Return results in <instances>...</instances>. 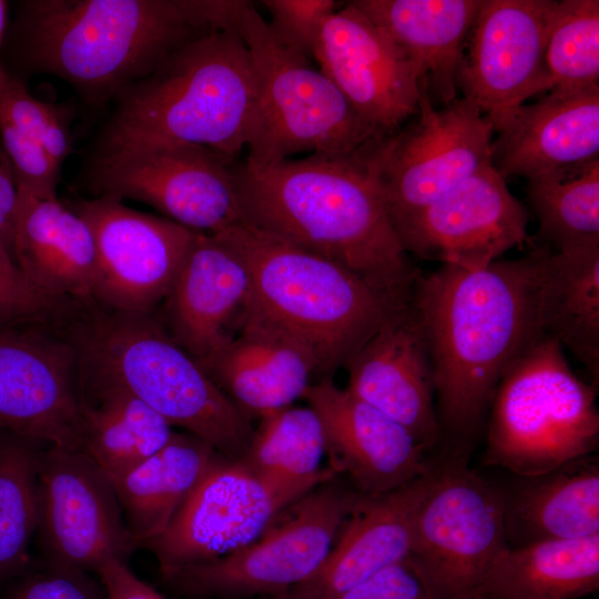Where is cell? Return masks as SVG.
<instances>
[{"instance_id": "6da1fadb", "label": "cell", "mask_w": 599, "mask_h": 599, "mask_svg": "<svg viewBox=\"0 0 599 599\" xmlns=\"http://www.w3.org/2000/svg\"><path fill=\"white\" fill-rule=\"evenodd\" d=\"M540 250L469 270L443 264L416 277L410 302L433 368L440 438L461 456L486 425L499 380L536 338Z\"/></svg>"}, {"instance_id": "7a4b0ae2", "label": "cell", "mask_w": 599, "mask_h": 599, "mask_svg": "<svg viewBox=\"0 0 599 599\" xmlns=\"http://www.w3.org/2000/svg\"><path fill=\"white\" fill-rule=\"evenodd\" d=\"M369 145L268 166L240 161L243 222L344 266L378 291L408 298L419 272L389 217Z\"/></svg>"}, {"instance_id": "3957f363", "label": "cell", "mask_w": 599, "mask_h": 599, "mask_svg": "<svg viewBox=\"0 0 599 599\" xmlns=\"http://www.w3.org/2000/svg\"><path fill=\"white\" fill-rule=\"evenodd\" d=\"M234 9L233 0H29L14 30L28 69L101 103L192 38L227 29Z\"/></svg>"}, {"instance_id": "277c9868", "label": "cell", "mask_w": 599, "mask_h": 599, "mask_svg": "<svg viewBox=\"0 0 599 599\" xmlns=\"http://www.w3.org/2000/svg\"><path fill=\"white\" fill-rule=\"evenodd\" d=\"M55 324L73 345L79 379L119 386L171 426L241 460L254 427L153 313H124L95 302L69 304Z\"/></svg>"}, {"instance_id": "5b68a950", "label": "cell", "mask_w": 599, "mask_h": 599, "mask_svg": "<svg viewBox=\"0 0 599 599\" xmlns=\"http://www.w3.org/2000/svg\"><path fill=\"white\" fill-rule=\"evenodd\" d=\"M253 99L252 61L237 29L200 34L115 95L93 155L190 143L237 158Z\"/></svg>"}, {"instance_id": "8992f818", "label": "cell", "mask_w": 599, "mask_h": 599, "mask_svg": "<svg viewBox=\"0 0 599 599\" xmlns=\"http://www.w3.org/2000/svg\"><path fill=\"white\" fill-rule=\"evenodd\" d=\"M213 235L248 270V307L305 343L321 377L344 367L410 300L378 291L344 266L245 222Z\"/></svg>"}, {"instance_id": "52a82bcc", "label": "cell", "mask_w": 599, "mask_h": 599, "mask_svg": "<svg viewBox=\"0 0 599 599\" xmlns=\"http://www.w3.org/2000/svg\"><path fill=\"white\" fill-rule=\"evenodd\" d=\"M484 463L532 477L593 455L596 386L571 369L554 339L536 337L507 367L486 420Z\"/></svg>"}, {"instance_id": "ba28073f", "label": "cell", "mask_w": 599, "mask_h": 599, "mask_svg": "<svg viewBox=\"0 0 599 599\" xmlns=\"http://www.w3.org/2000/svg\"><path fill=\"white\" fill-rule=\"evenodd\" d=\"M236 29L254 74L247 164L268 166L298 153L353 154L384 138L319 69L276 41L252 1L242 10Z\"/></svg>"}, {"instance_id": "9c48e42d", "label": "cell", "mask_w": 599, "mask_h": 599, "mask_svg": "<svg viewBox=\"0 0 599 599\" xmlns=\"http://www.w3.org/2000/svg\"><path fill=\"white\" fill-rule=\"evenodd\" d=\"M356 494L335 475L282 508L247 546L211 561L161 570V576L172 590L193 599L288 592L322 566Z\"/></svg>"}, {"instance_id": "30bf717a", "label": "cell", "mask_w": 599, "mask_h": 599, "mask_svg": "<svg viewBox=\"0 0 599 599\" xmlns=\"http://www.w3.org/2000/svg\"><path fill=\"white\" fill-rule=\"evenodd\" d=\"M432 468L414 515L407 562L434 599L477 591L495 559L509 547L504 491L457 459Z\"/></svg>"}, {"instance_id": "8fae6325", "label": "cell", "mask_w": 599, "mask_h": 599, "mask_svg": "<svg viewBox=\"0 0 599 599\" xmlns=\"http://www.w3.org/2000/svg\"><path fill=\"white\" fill-rule=\"evenodd\" d=\"M238 163L204 145L154 144L93 155L87 181L95 196L133 199L191 231L214 234L243 222Z\"/></svg>"}, {"instance_id": "7c38bea8", "label": "cell", "mask_w": 599, "mask_h": 599, "mask_svg": "<svg viewBox=\"0 0 599 599\" xmlns=\"http://www.w3.org/2000/svg\"><path fill=\"white\" fill-rule=\"evenodd\" d=\"M416 114L409 126L368 148L394 227L481 167L494 164V126L468 99H455L436 110L426 80Z\"/></svg>"}, {"instance_id": "4fadbf2b", "label": "cell", "mask_w": 599, "mask_h": 599, "mask_svg": "<svg viewBox=\"0 0 599 599\" xmlns=\"http://www.w3.org/2000/svg\"><path fill=\"white\" fill-rule=\"evenodd\" d=\"M0 430L82 450L77 352L52 318L0 323Z\"/></svg>"}, {"instance_id": "5bb4252c", "label": "cell", "mask_w": 599, "mask_h": 599, "mask_svg": "<svg viewBox=\"0 0 599 599\" xmlns=\"http://www.w3.org/2000/svg\"><path fill=\"white\" fill-rule=\"evenodd\" d=\"M38 500L35 535L47 561L95 572L138 549L111 479L82 450L40 449Z\"/></svg>"}, {"instance_id": "9a60e30c", "label": "cell", "mask_w": 599, "mask_h": 599, "mask_svg": "<svg viewBox=\"0 0 599 599\" xmlns=\"http://www.w3.org/2000/svg\"><path fill=\"white\" fill-rule=\"evenodd\" d=\"M67 205L85 221L94 240L93 301L118 312H155L171 288L194 231L132 210L112 196L80 199Z\"/></svg>"}, {"instance_id": "2e32d148", "label": "cell", "mask_w": 599, "mask_h": 599, "mask_svg": "<svg viewBox=\"0 0 599 599\" xmlns=\"http://www.w3.org/2000/svg\"><path fill=\"white\" fill-rule=\"evenodd\" d=\"M557 1L481 0L457 87L496 131L524 102L547 92L546 41Z\"/></svg>"}, {"instance_id": "e0dca14e", "label": "cell", "mask_w": 599, "mask_h": 599, "mask_svg": "<svg viewBox=\"0 0 599 599\" xmlns=\"http://www.w3.org/2000/svg\"><path fill=\"white\" fill-rule=\"evenodd\" d=\"M528 213L506 179L488 164L395 231L406 253L464 268H483L528 241Z\"/></svg>"}, {"instance_id": "ac0fdd59", "label": "cell", "mask_w": 599, "mask_h": 599, "mask_svg": "<svg viewBox=\"0 0 599 599\" xmlns=\"http://www.w3.org/2000/svg\"><path fill=\"white\" fill-rule=\"evenodd\" d=\"M287 505L242 460L217 453L169 527L144 548L160 571L211 561L254 541Z\"/></svg>"}, {"instance_id": "d6986e66", "label": "cell", "mask_w": 599, "mask_h": 599, "mask_svg": "<svg viewBox=\"0 0 599 599\" xmlns=\"http://www.w3.org/2000/svg\"><path fill=\"white\" fill-rule=\"evenodd\" d=\"M314 60L380 135L417 113L427 75L353 1L326 21Z\"/></svg>"}, {"instance_id": "ffe728a7", "label": "cell", "mask_w": 599, "mask_h": 599, "mask_svg": "<svg viewBox=\"0 0 599 599\" xmlns=\"http://www.w3.org/2000/svg\"><path fill=\"white\" fill-rule=\"evenodd\" d=\"M303 398L318 415L328 466L363 496L394 490L426 474V449L394 419L338 387L333 376L312 383Z\"/></svg>"}, {"instance_id": "44dd1931", "label": "cell", "mask_w": 599, "mask_h": 599, "mask_svg": "<svg viewBox=\"0 0 599 599\" xmlns=\"http://www.w3.org/2000/svg\"><path fill=\"white\" fill-rule=\"evenodd\" d=\"M347 389L402 425L426 450L440 439L426 337L410 300L344 366Z\"/></svg>"}, {"instance_id": "7402d4cb", "label": "cell", "mask_w": 599, "mask_h": 599, "mask_svg": "<svg viewBox=\"0 0 599 599\" xmlns=\"http://www.w3.org/2000/svg\"><path fill=\"white\" fill-rule=\"evenodd\" d=\"M250 298L251 278L242 258L215 235L194 232L159 318L200 362L234 336Z\"/></svg>"}, {"instance_id": "603a6c76", "label": "cell", "mask_w": 599, "mask_h": 599, "mask_svg": "<svg viewBox=\"0 0 599 599\" xmlns=\"http://www.w3.org/2000/svg\"><path fill=\"white\" fill-rule=\"evenodd\" d=\"M493 163L506 179L564 176L599 159V87L549 91L496 130Z\"/></svg>"}, {"instance_id": "cb8c5ba5", "label": "cell", "mask_w": 599, "mask_h": 599, "mask_svg": "<svg viewBox=\"0 0 599 599\" xmlns=\"http://www.w3.org/2000/svg\"><path fill=\"white\" fill-rule=\"evenodd\" d=\"M199 364L251 419L303 398L319 375L305 343L250 307L234 336Z\"/></svg>"}, {"instance_id": "d4e9b609", "label": "cell", "mask_w": 599, "mask_h": 599, "mask_svg": "<svg viewBox=\"0 0 599 599\" xmlns=\"http://www.w3.org/2000/svg\"><path fill=\"white\" fill-rule=\"evenodd\" d=\"M430 469L394 490L356 494L336 540L322 566L291 589L292 599H333L409 556L415 511Z\"/></svg>"}, {"instance_id": "484cf974", "label": "cell", "mask_w": 599, "mask_h": 599, "mask_svg": "<svg viewBox=\"0 0 599 599\" xmlns=\"http://www.w3.org/2000/svg\"><path fill=\"white\" fill-rule=\"evenodd\" d=\"M14 264L45 298L62 304L93 301L95 245L89 225L58 199L18 189Z\"/></svg>"}, {"instance_id": "4316f807", "label": "cell", "mask_w": 599, "mask_h": 599, "mask_svg": "<svg viewBox=\"0 0 599 599\" xmlns=\"http://www.w3.org/2000/svg\"><path fill=\"white\" fill-rule=\"evenodd\" d=\"M536 337L557 342L599 380V243L565 250L539 245Z\"/></svg>"}, {"instance_id": "83f0119b", "label": "cell", "mask_w": 599, "mask_h": 599, "mask_svg": "<svg viewBox=\"0 0 599 599\" xmlns=\"http://www.w3.org/2000/svg\"><path fill=\"white\" fill-rule=\"evenodd\" d=\"M414 62L448 104L481 0H354Z\"/></svg>"}, {"instance_id": "f1b7e54d", "label": "cell", "mask_w": 599, "mask_h": 599, "mask_svg": "<svg viewBox=\"0 0 599 599\" xmlns=\"http://www.w3.org/2000/svg\"><path fill=\"white\" fill-rule=\"evenodd\" d=\"M520 478L516 489L504 493L509 547L599 534V465L593 455Z\"/></svg>"}, {"instance_id": "f546056e", "label": "cell", "mask_w": 599, "mask_h": 599, "mask_svg": "<svg viewBox=\"0 0 599 599\" xmlns=\"http://www.w3.org/2000/svg\"><path fill=\"white\" fill-rule=\"evenodd\" d=\"M216 454L192 434L173 433L155 454L109 477L138 548L164 532Z\"/></svg>"}, {"instance_id": "4dcf8cb0", "label": "cell", "mask_w": 599, "mask_h": 599, "mask_svg": "<svg viewBox=\"0 0 599 599\" xmlns=\"http://www.w3.org/2000/svg\"><path fill=\"white\" fill-rule=\"evenodd\" d=\"M599 588V534L507 547L485 573V599H577Z\"/></svg>"}, {"instance_id": "1f68e13d", "label": "cell", "mask_w": 599, "mask_h": 599, "mask_svg": "<svg viewBox=\"0 0 599 599\" xmlns=\"http://www.w3.org/2000/svg\"><path fill=\"white\" fill-rule=\"evenodd\" d=\"M82 451L109 477L160 450L173 435L160 414L128 390L79 379Z\"/></svg>"}, {"instance_id": "d6a6232c", "label": "cell", "mask_w": 599, "mask_h": 599, "mask_svg": "<svg viewBox=\"0 0 599 599\" xmlns=\"http://www.w3.org/2000/svg\"><path fill=\"white\" fill-rule=\"evenodd\" d=\"M326 439L318 415L309 406H288L265 415L243 459L248 469L286 504L337 475L322 467Z\"/></svg>"}, {"instance_id": "836d02e7", "label": "cell", "mask_w": 599, "mask_h": 599, "mask_svg": "<svg viewBox=\"0 0 599 599\" xmlns=\"http://www.w3.org/2000/svg\"><path fill=\"white\" fill-rule=\"evenodd\" d=\"M43 445L0 436V582L21 575L39 520L38 456Z\"/></svg>"}, {"instance_id": "e575fe53", "label": "cell", "mask_w": 599, "mask_h": 599, "mask_svg": "<svg viewBox=\"0 0 599 599\" xmlns=\"http://www.w3.org/2000/svg\"><path fill=\"white\" fill-rule=\"evenodd\" d=\"M538 237L552 250L599 243V159L564 176L528 181Z\"/></svg>"}, {"instance_id": "d590c367", "label": "cell", "mask_w": 599, "mask_h": 599, "mask_svg": "<svg viewBox=\"0 0 599 599\" xmlns=\"http://www.w3.org/2000/svg\"><path fill=\"white\" fill-rule=\"evenodd\" d=\"M544 73L549 91L599 87V1L562 0L550 23Z\"/></svg>"}, {"instance_id": "8d00e7d4", "label": "cell", "mask_w": 599, "mask_h": 599, "mask_svg": "<svg viewBox=\"0 0 599 599\" xmlns=\"http://www.w3.org/2000/svg\"><path fill=\"white\" fill-rule=\"evenodd\" d=\"M0 114L34 139L61 170L72 144L69 129L53 105L33 98L22 82L9 74L0 94Z\"/></svg>"}, {"instance_id": "74e56055", "label": "cell", "mask_w": 599, "mask_h": 599, "mask_svg": "<svg viewBox=\"0 0 599 599\" xmlns=\"http://www.w3.org/2000/svg\"><path fill=\"white\" fill-rule=\"evenodd\" d=\"M271 21L266 22L276 41L288 51L314 60L322 30L338 9L334 0H264Z\"/></svg>"}, {"instance_id": "f35d334b", "label": "cell", "mask_w": 599, "mask_h": 599, "mask_svg": "<svg viewBox=\"0 0 599 599\" xmlns=\"http://www.w3.org/2000/svg\"><path fill=\"white\" fill-rule=\"evenodd\" d=\"M0 143L12 166L18 189L40 199H58L60 169L34 139L2 114Z\"/></svg>"}, {"instance_id": "ab89813d", "label": "cell", "mask_w": 599, "mask_h": 599, "mask_svg": "<svg viewBox=\"0 0 599 599\" xmlns=\"http://www.w3.org/2000/svg\"><path fill=\"white\" fill-rule=\"evenodd\" d=\"M10 599H104V592L89 572L45 560L14 587Z\"/></svg>"}, {"instance_id": "60d3db41", "label": "cell", "mask_w": 599, "mask_h": 599, "mask_svg": "<svg viewBox=\"0 0 599 599\" xmlns=\"http://www.w3.org/2000/svg\"><path fill=\"white\" fill-rule=\"evenodd\" d=\"M61 305L34 290L16 264L0 254V323L49 318Z\"/></svg>"}, {"instance_id": "b9f144b4", "label": "cell", "mask_w": 599, "mask_h": 599, "mask_svg": "<svg viewBox=\"0 0 599 599\" xmlns=\"http://www.w3.org/2000/svg\"><path fill=\"white\" fill-rule=\"evenodd\" d=\"M333 599H434L405 561L382 570Z\"/></svg>"}, {"instance_id": "7bdbcfd3", "label": "cell", "mask_w": 599, "mask_h": 599, "mask_svg": "<svg viewBox=\"0 0 599 599\" xmlns=\"http://www.w3.org/2000/svg\"><path fill=\"white\" fill-rule=\"evenodd\" d=\"M95 573L102 585L104 599H167L141 580L131 570L126 560H108Z\"/></svg>"}, {"instance_id": "ee69618b", "label": "cell", "mask_w": 599, "mask_h": 599, "mask_svg": "<svg viewBox=\"0 0 599 599\" xmlns=\"http://www.w3.org/2000/svg\"><path fill=\"white\" fill-rule=\"evenodd\" d=\"M18 186L12 166L0 143V254L14 263L13 232Z\"/></svg>"}, {"instance_id": "f6af8a7d", "label": "cell", "mask_w": 599, "mask_h": 599, "mask_svg": "<svg viewBox=\"0 0 599 599\" xmlns=\"http://www.w3.org/2000/svg\"><path fill=\"white\" fill-rule=\"evenodd\" d=\"M7 8H8L7 2L0 0V50H1L2 41H3V34H4L6 23H7ZM8 78H9V73L4 71V69L2 68L0 63V94L2 93L7 84Z\"/></svg>"}, {"instance_id": "bcb514c9", "label": "cell", "mask_w": 599, "mask_h": 599, "mask_svg": "<svg viewBox=\"0 0 599 599\" xmlns=\"http://www.w3.org/2000/svg\"><path fill=\"white\" fill-rule=\"evenodd\" d=\"M460 599H485L481 595H479L477 591L466 596V597H463Z\"/></svg>"}, {"instance_id": "7dc6e473", "label": "cell", "mask_w": 599, "mask_h": 599, "mask_svg": "<svg viewBox=\"0 0 599 599\" xmlns=\"http://www.w3.org/2000/svg\"><path fill=\"white\" fill-rule=\"evenodd\" d=\"M267 599H292V598L287 592H284L274 597H270Z\"/></svg>"}, {"instance_id": "c3c4849f", "label": "cell", "mask_w": 599, "mask_h": 599, "mask_svg": "<svg viewBox=\"0 0 599 599\" xmlns=\"http://www.w3.org/2000/svg\"><path fill=\"white\" fill-rule=\"evenodd\" d=\"M2 433H3V432L0 430V436H1Z\"/></svg>"}]
</instances>
